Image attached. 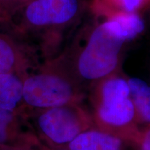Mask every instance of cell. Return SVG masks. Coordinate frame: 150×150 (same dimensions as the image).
Returning <instances> with one entry per match:
<instances>
[{"mask_svg":"<svg viewBox=\"0 0 150 150\" xmlns=\"http://www.w3.org/2000/svg\"><path fill=\"white\" fill-rule=\"evenodd\" d=\"M13 119L11 110L0 108V142L4 141L6 138L7 128Z\"/></svg>","mask_w":150,"mask_h":150,"instance_id":"obj_13","label":"cell"},{"mask_svg":"<svg viewBox=\"0 0 150 150\" xmlns=\"http://www.w3.org/2000/svg\"><path fill=\"white\" fill-rule=\"evenodd\" d=\"M23 81L13 73L0 74V108L11 110L23 98Z\"/></svg>","mask_w":150,"mask_h":150,"instance_id":"obj_10","label":"cell"},{"mask_svg":"<svg viewBox=\"0 0 150 150\" xmlns=\"http://www.w3.org/2000/svg\"><path fill=\"white\" fill-rule=\"evenodd\" d=\"M150 7V0H93L91 8L96 16L103 17L114 12L138 13Z\"/></svg>","mask_w":150,"mask_h":150,"instance_id":"obj_9","label":"cell"},{"mask_svg":"<svg viewBox=\"0 0 150 150\" xmlns=\"http://www.w3.org/2000/svg\"><path fill=\"white\" fill-rule=\"evenodd\" d=\"M130 97L141 132L150 127V85L138 77H128Z\"/></svg>","mask_w":150,"mask_h":150,"instance_id":"obj_8","label":"cell"},{"mask_svg":"<svg viewBox=\"0 0 150 150\" xmlns=\"http://www.w3.org/2000/svg\"><path fill=\"white\" fill-rule=\"evenodd\" d=\"M31 1V0H27V2H28V1Z\"/></svg>","mask_w":150,"mask_h":150,"instance_id":"obj_16","label":"cell"},{"mask_svg":"<svg viewBox=\"0 0 150 150\" xmlns=\"http://www.w3.org/2000/svg\"><path fill=\"white\" fill-rule=\"evenodd\" d=\"M89 87L95 128L138 145L141 131L136 121L127 76L118 71Z\"/></svg>","mask_w":150,"mask_h":150,"instance_id":"obj_2","label":"cell"},{"mask_svg":"<svg viewBox=\"0 0 150 150\" xmlns=\"http://www.w3.org/2000/svg\"><path fill=\"white\" fill-rule=\"evenodd\" d=\"M27 0H0V20L11 21Z\"/></svg>","mask_w":150,"mask_h":150,"instance_id":"obj_12","label":"cell"},{"mask_svg":"<svg viewBox=\"0 0 150 150\" xmlns=\"http://www.w3.org/2000/svg\"><path fill=\"white\" fill-rule=\"evenodd\" d=\"M101 18H108L116 22L127 42L140 36L145 29V22L138 13L114 12Z\"/></svg>","mask_w":150,"mask_h":150,"instance_id":"obj_11","label":"cell"},{"mask_svg":"<svg viewBox=\"0 0 150 150\" xmlns=\"http://www.w3.org/2000/svg\"><path fill=\"white\" fill-rule=\"evenodd\" d=\"M128 143L121 138L97 128L83 131L67 146V150H124Z\"/></svg>","mask_w":150,"mask_h":150,"instance_id":"obj_7","label":"cell"},{"mask_svg":"<svg viewBox=\"0 0 150 150\" xmlns=\"http://www.w3.org/2000/svg\"><path fill=\"white\" fill-rule=\"evenodd\" d=\"M102 18L86 31L82 44L67 52L73 70L84 86L120 71L127 42L113 20Z\"/></svg>","mask_w":150,"mask_h":150,"instance_id":"obj_1","label":"cell"},{"mask_svg":"<svg viewBox=\"0 0 150 150\" xmlns=\"http://www.w3.org/2000/svg\"><path fill=\"white\" fill-rule=\"evenodd\" d=\"M137 147L140 150H150V127L141 132Z\"/></svg>","mask_w":150,"mask_h":150,"instance_id":"obj_14","label":"cell"},{"mask_svg":"<svg viewBox=\"0 0 150 150\" xmlns=\"http://www.w3.org/2000/svg\"><path fill=\"white\" fill-rule=\"evenodd\" d=\"M45 109L38 117L39 130L49 141L64 149L82 132L95 127L91 111L81 103Z\"/></svg>","mask_w":150,"mask_h":150,"instance_id":"obj_5","label":"cell"},{"mask_svg":"<svg viewBox=\"0 0 150 150\" xmlns=\"http://www.w3.org/2000/svg\"><path fill=\"white\" fill-rule=\"evenodd\" d=\"M83 0H31L11 20L24 37L40 36L44 48L56 46L61 33L84 11Z\"/></svg>","mask_w":150,"mask_h":150,"instance_id":"obj_4","label":"cell"},{"mask_svg":"<svg viewBox=\"0 0 150 150\" xmlns=\"http://www.w3.org/2000/svg\"><path fill=\"white\" fill-rule=\"evenodd\" d=\"M61 150H67V149H61Z\"/></svg>","mask_w":150,"mask_h":150,"instance_id":"obj_15","label":"cell"},{"mask_svg":"<svg viewBox=\"0 0 150 150\" xmlns=\"http://www.w3.org/2000/svg\"><path fill=\"white\" fill-rule=\"evenodd\" d=\"M85 98V86L74 73L66 52L50 61L39 72L24 79L23 99L33 107L79 104Z\"/></svg>","mask_w":150,"mask_h":150,"instance_id":"obj_3","label":"cell"},{"mask_svg":"<svg viewBox=\"0 0 150 150\" xmlns=\"http://www.w3.org/2000/svg\"><path fill=\"white\" fill-rule=\"evenodd\" d=\"M24 39L11 21L0 20V74H16L27 66L33 50Z\"/></svg>","mask_w":150,"mask_h":150,"instance_id":"obj_6","label":"cell"}]
</instances>
